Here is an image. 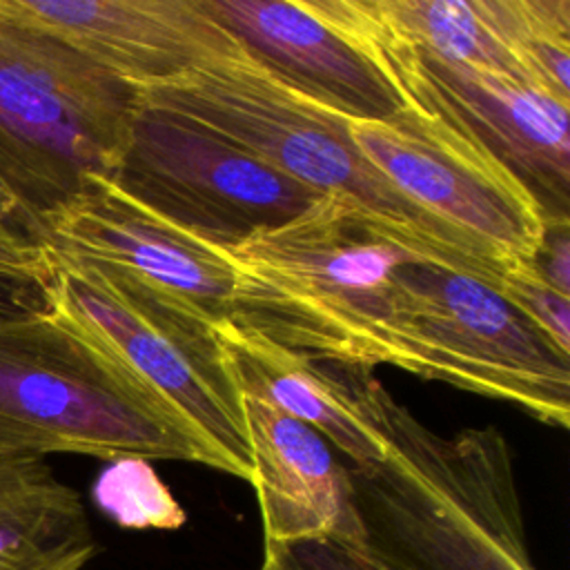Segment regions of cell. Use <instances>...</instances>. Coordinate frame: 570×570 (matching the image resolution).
<instances>
[{
    "mask_svg": "<svg viewBox=\"0 0 570 570\" xmlns=\"http://www.w3.org/2000/svg\"><path fill=\"white\" fill-rule=\"evenodd\" d=\"M49 258L45 309L185 434L203 465L252 483L243 399L214 325L118 267L53 252Z\"/></svg>",
    "mask_w": 570,
    "mask_h": 570,
    "instance_id": "4",
    "label": "cell"
},
{
    "mask_svg": "<svg viewBox=\"0 0 570 570\" xmlns=\"http://www.w3.org/2000/svg\"><path fill=\"white\" fill-rule=\"evenodd\" d=\"M203 13L276 80L350 120H385L410 102L352 0H198Z\"/></svg>",
    "mask_w": 570,
    "mask_h": 570,
    "instance_id": "11",
    "label": "cell"
},
{
    "mask_svg": "<svg viewBox=\"0 0 570 570\" xmlns=\"http://www.w3.org/2000/svg\"><path fill=\"white\" fill-rule=\"evenodd\" d=\"M537 272L561 294L570 296V240L568 225H546L543 243L532 261Z\"/></svg>",
    "mask_w": 570,
    "mask_h": 570,
    "instance_id": "22",
    "label": "cell"
},
{
    "mask_svg": "<svg viewBox=\"0 0 570 570\" xmlns=\"http://www.w3.org/2000/svg\"><path fill=\"white\" fill-rule=\"evenodd\" d=\"M407 372L519 405L568 428L570 352L517 309L494 281L428 256L399 272Z\"/></svg>",
    "mask_w": 570,
    "mask_h": 570,
    "instance_id": "7",
    "label": "cell"
},
{
    "mask_svg": "<svg viewBox=\"0 0 570 570\" xmlns=\"http://www.w3.org/2000/svg\"><path fill=\"white\" fill-rule=\"evenodd\" d=\"M96 505L120 528L176 530L185 510L145 459H116L94 483Z\"/></svg>",
    "mask_w": 570,
    "mask_h": 570,
    "instance_id": "18",
    "label": "cell"
},
{
    "mask_svg": "<svg viewBox=\"0 0 570 570\" xmlns=\"http://www.w3.org/2000/svg\"><path fill=\"white\" fill-rule=\"evenodd\" d=\"M258 570H294V568L289 566V561L285 559L281 548L263 546V559H261Z\"/></svg>",
    "mask_w": 570,
    "mask_h": 570,
    "instance_id": "24",
    "label": "cell"
},
{
    "mask_svg": "<svg viewBox=\"0 0 570 570\" xmlns=\"http://www.w3.org/2000/svg\"><path fill=\"white\" fill-rule=\"evenodd\" d=\"M214 334L240 394H254L314 428L352 465L383 459V441L363 416L341 363L323 367L321 358L234 321L214 325Z\"/></svg>",
    "mask_w": 570,
    "mask_h": 570,
    "instance_id": "15",
    "label": "cell"
},
{
    "mask_svg": "<svg viewBox=\"0 0 570 570\" xmlns=\"http://www.w3.org/2000/svg\"><path fill=\"white\" fill-rule=\"evenodd\" d=\"M0 16L60 40L129 87L178 78L236 47L198 0H0Z\"/></svg>",
    "mask_w": 570,
    "mask_h": 570,
    "instance_id": "13",
    "label": "cell"
},
{
    "mask_svg": "<svg viewBox=\"0 0 570 570\" xmlns=\"http://www.w3.org/2000/svg\"><path fill=\"white\" fill-rule=\"evenodd\" d=\"M51 258L45 247L0 238V314L45 309Z\"/></svg>",
    "mask_w": 570,
    "mask_h": 570,
    "instance_id": "20",
    "label": "cell"
},
{
    "mask_svg": "<svg viewBox=\"0 0 570 570\" xmlns=\"http://www.w3.org/2000/svg\"><path fill=\"white\" fill-rule=\"evenodd\" d=\"M223 252L243 274L238 325L321 361L407 370L396 272L434 256L352 198L323 194Z\"/></svg>",
    "mask_w": 570,
    "mask_h": 570,
    "instance_id": "2",
    "label": "cell"
},
{
    "mask_svg": "<svg viewBox=\"0 0 570 570\" xmlns=\"http://www.w3.org/2000/svg\"><path fill=\"white\" fill-rule=\"evenodd\" d=\"M136 107L134 87L0 16V180L38 220L114 176Z\"/></svg>",
    "mask_w": 570,
    "mask_h": 570,
    "instance_id": "6",
    "label": "cell"
},
{
    "mask_svg": "<svg viewBox=\"0 0 570 570\" xmlns=\"http://www.w3.org/2000/svg\"><path fill=\"white\" fill-rule=\"evenodd\" d=\"M358 151L416 207L503 267L534 261L546 220L532 194L448 116L410 102L350 120Z\"/></svg>",
    "mask_w": 570,
    "mask_h": 570,
    "instance_id": "9",
    "label": "cell"
},
{
    "mask_svg": "<svg viewBox=\"0 0 570 570\" xmlns=\"http://www.w3.org/2000/svg\"><path fill=\"white\" fill-rule=\"evenodd\" d=\"M136 102L187 118L240 145L294 180L352 198L445 265L499 283L505 269L452 227L407 200L356 147L350 118L289 89L238 45L178 78L134 87Z\"/></svg>",
    "mask_w": 570,
    "mask_h": 570,
    "instance_id": "3",
    "label": "cell"
},
{
    "mask_svg": "<svg viewBox=\"0 0 570 570\" xmlns=\"http://www.w3.org/2000/svg\"><path fill=\"white\" fill-rule=\"evenodd\" d=\"M372 4L394 36L436 60L537 85L523 62L530 0H372Z\"/></svg>",
    "mask_w": 570,
    "mask_h": 570,
    "instance_id": "17",
    "label": "cell"
},
{
    "mask_svg": "<svg viewBox=\"0 0 570 570\" xmlns=\"http://www.w3.org/2000/svg\"><path fill=\"white\" fill-rule=\"evenodd\" d=\"M343 370L385 448L347 468L365 546L392 570H537L505 436L492 425L441 436L367 367Z\"/></svg>",
    "mask_w": 570,
    "mask_h": 570,
    "instance_id": "1",
    "label": "cell"
},
{
    "mask_svg": "<svg viewBox=\"0 0 570 570\" xmlns=\"http://www.w3.org/2000/svg\"><path fill=\"white\" fill-rule=\"evenodd\" d=\"M0 452L203 463L185 434L47 309L0 314Z\"/></svg>",
    "mask_w": 570,
    "mask_h": 570,
    "instance_id": "5",
    "label": "cell"
},
{
    "mask_svg": "<svg viewBox=\"0 0 570 570\" xmlns=\"http://www.w3.org/2000/svg\"><path fill=\"white\" fill-rule=\"evenodd\" d=\"M294 570H392L367 546L341 541H301L281 548Z\"/></svg>",
    "mask_w": 570,
    "mask_h": 570,
    "instance_id": "21",
    "label": "cell"
},
{
    "mask_svg": "<svg viewBox=\"0 0 570 570\" xmlns=\"http://www.w3.org/2000/svg\"><path fill=\"white\" fill-rule=\"evenodd\" d=\"M240 399L263 546L287 548L321 539L365 546L350 472L334 456L332 445L314 428L272 403L254 394Z\"/></svg>",
    "mask_w": 570,
    "mask_h": 570,
    "instance_id": "14",
    "label": "cell"
},
{
    "mask_svg": "<svg viewBox=\"0 0 570 570\" xmlns=\"http://www.w3.org/2000/svg\"><path fill=\"white\" fill-rule=\"evenodd\" d=\"M0 238L42 247L40 245V220L22 205V200L0 180Z\"/></svg>",
    "mask_w": 570,
    "mask_h": 570,
    "instance_id": "23",
    "label": "cell"
},
{
    "mask_svg": "<svg viewBox=\"0 0 570 570\" xmlns=\"http://www.w3.org/2000/svg\"><path fill=\"white\" fill-rule=\"evenodd\" d=\"M40 245L58 256L118 267L212 325L238 323L243 274L214 245L151 214L96 176L40 218Z\"/></svg>",
    "mask_w": 570,
    "mask_h": 570,
    "instance_id": "12",
    "label": "cell"
},
{
    "mask_svg": "<svg viewBox=\"0 0 570 570\" xmlns=\"http://www.w3.org/2000/svg\"><path fill=\"white\" fill-rule=\"evenodd\" d=\"M363 7L407 102L448 116L485 147L532 194L546 225H570V102L519 78L436 60L394 36L372 0Z\"/></svg>",
    "mask_w": 570,
    "mask_h": 570,
    "instance_id": "10",
    "label": "cell"
},
{
    "mask_svg": "<svg viewBox=\"0 0 570 570\" xmlns=\"http://www.w3.org/2000/svg\"><path fill=\"white\" fill-rule=\"evenodd\" d=\"M497 287L561 350L570 352V296L554 289L537 272L532 261L505 267Z\"/></svg>",
    "mask_w": 570,
    "mask_h": 570,
    "instance_id": "19",
    "label": "cell"
},
{
    "mask_svg": "<svg viewBox=\"0 0 570 570\" xmlns=\"http://www.w3.org/2000/svg\"><path fill=\"white\" fill-rule=\"evenodd\" d=\"M109 180L151 214L220 249L281 227L323 196L216 131L142 105Z\"/></svg>",
    "mask_w": 570,
    "mask_h": 570,
    "instance_id": "8",
    "label": "cell"
},
{
    "mask_svg": "<svg viewBox=\"0 0 570 570\" xmlns=\"http://www.w3.org/2000/svg\"><path fill=\"white\" fill-rule=\"evenodd\" d=\"M96 552L80 494L45 459L0 452V570H85Z\"/></svg>",
    "mask_w": 570,
    "mask_h": 570,
    "instance_id": "16",
    "label": "cell"
}]
</instances>
